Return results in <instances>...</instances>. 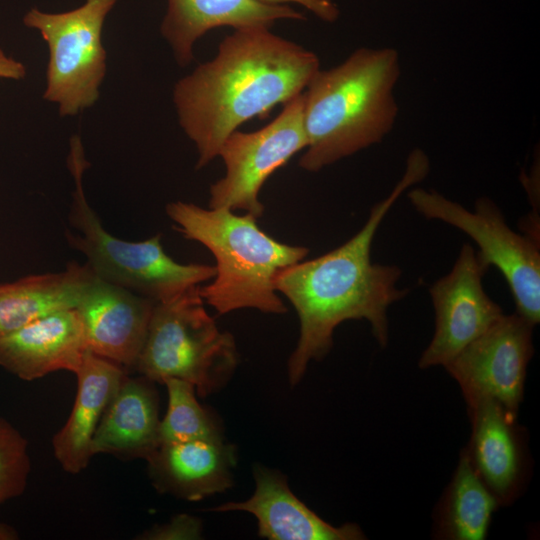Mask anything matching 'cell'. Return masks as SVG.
Masks as SVG:
<instances>
[{"instance_id": "d4e9b609", "label": "cell", "mask_w": 540, "mask_h": 540, "mask_svg": "<svg viewBox=\"0 0 540 540\" xmlns=\"http://www.w3.org/2000/svg\"><path fill=\"white\" fill-rule=\"evenodd\" d=\"M272 4H297L325 22H335L340 11L333 0H262Z\"/></svg>"}, {"instance_id": "7c38bea8", "label": "cell", "mask_w": 540, "mask_h": 540, "mask_svg": "<svg viewBox=\"0 0 540 540\" xmlns=\"http://www.w3.org/2000/svg\"><path fill=\"white\" fill-rule=\"evenodd\" d=\"M154 304V300L91 272L75 308L88 350L127 371L135 369Z\"/></svg>"}, {"instance_id": "d6986e66", "label": "cell", "mask_w": 540, "mask_h": 540, "mask_svg": "<svg viewBox=\"0 0 540 540\" xmlns=\"http://www.w3.org/2000/svg\"><path fill=\"white\" fill-rule=\"evenodd\" d=\"M153 381L128 375L97 426L91 453L146 460L160 445L159 397Z\"/></svg>"}, {"instance_id": "cb8c5ba5", "label": "cell", "mask_w": 540, "mask_h": 540, "mask_svg": "<svg viewBox=\"0 0 540 540\" xmlns=\"http://www.w3.org/2000/svg\"><path fill=\"white\" fill-rule=\"evenodd\" d=\"M201 530L199 520L192 516L181 514L166 524L157 525L144 531L137 538L145 540L197 539L201 535Z\"/></svg>"}, {"instance_id": "ba28073f", "label": "cell", "mask_w": 540, "mask_h": 540, "mask_svg": "<svg viewBox=\"0 0 540 540\" xmlns=\"http://www.w3.org/2000/svg\"><path fill=\"white\" fill-rule=\"evenodd\" d=\"M408 199L427 219L445 222L466 233L478 246L476 255L487 268L496 267L513 296L516 312L534 326L540 321V252L536 239L512 230L489 198L475 202L474 211L435 190L414 188Z\"/></svg>"}, {"instance_id": "52a82bcc", "label": "cell", "mask_w": 540, "mask_h": 540, "mask_svg": "<svg viewBox=\"0 0 540 540\" xmlns=\"http://www.w3.org/2000/svg\"><path fill=\"white\" fill-rule=\"evenodd\" d=\"M118 0H86L62 13L29 10L24 24L40 32L49 48L44 99L56 103L61 116L92 106L106 72L102 29Z\"/></svg>"}, {"instance_id": "7a4b0ae2", "label": "cell", "mask_w": 540, "mask_h": 540, "mask_svg": "<svg viewBox=\"0 0 540 540\" xmlns=\"http://www.w3.org/2000/svg\"><path fill=\"white\" fill-rule=\"evenodd\" d=\"M319 69L314 52L268 28L235 29L226 36L216 56L173 91L180 126L197 149L196 168L218 157L243 123L300 95Z\"/></svg>"}, {"instance_id": "ac0fdd59", "label": "cell", "mask_w": 540, "mask_h": 540, "mask_svg": "<svg viewBox=\"0 0 540 540\" xmlns=\"http://www.w3.org/2000/svg\"><path fill=\"white\" fill-rule=\"evenodd\" d=\"M75 375L77 393L71 413L52 439L56 460L70 474L80 473L93 457L92 438L127 370L87 351Z\"/></svg>"}, {"instance_id": "5b68a950", "label": "cell", "mask_w": 540, "mask_h": 540, "mask_svg": "<svg viewBox=\"0 0 540 540\" xmlns=\"http://www.w3.org/2000/svg\"><path fill=\"white\" fill-rule=\"evenodd\" d=\"M68 164L75 184L68 217L76 232L67 231L66 238L85 255L95 275L155 302L214 278V266L173 260L160 235L127 241L109 233L85 197L82 180L88 163L77 137L71 141Z\"/></svg>"}, {"instance_id": "8992f818", "label": "cell", "mask_w": 540, "mask_h": 540, "mask_svg": "<svg viewBox=\"0 0 540 540\" xmlns=\"http://www.w3.org/2000/svg\"><path fill=\"white\" fill-rule=\"evenodd\" d=\"M204 303L200 285L155 302L134 370L155 383L169 377L190 382L200 397L221 389L239 355L233 336L218 328Z\"/></svg>"}, {"instance_id": "ffe728a7", "label": "cell", "mask_w": 540, "mask_h": 540, "mask_svg": "<svg viewBox=\"0 0 540 540\" xmlns=\"http://www.w3.org/2000/svg\"><path fill=\"white\" fill-rule=\"evenodd\" d=\"M91 272L87 264L72 262L61 272L0 284V336L56 311L75 309Z\"/></svg>"}, {"instance_id": "7402d4cb", "label": "cell", "mask_w": 540, "mask_h": 540, "mask_svg": "<svg viewBox=\"0 0 540 540\" xmlns=\"http://www.w3.org/2000/svg\"><path fill=\"white\" fill-rule=\"evenodd\" d=\"M162 384L167 388L168 407L160 421V444L224 438L219 420L199 403L193 384L174 377Z\"/></svg>"}, {"instance_id": "603a6c76", "label": "cell", "mask_w": 540, "mask_h": 540, "mask_svg": "<svg viewBox=\"0 0 540 540\" xmlns=\"http://www.w3.org/2000/svg\"><path fill=\"white\" fill-rule=\"evenodd\" d=\"M30 470L27 439L0 417V504L24 493Z\"/></svg>"}, {"instance_id": "44dd1931", "label": "cell", "mask_w": 540, "mask_h": 540, "mask_svg": "<svg viewBox=\"0 0 540 540\" xmlns=\"http://www.w3.org/2000/svg\"><path fill=\"white\" fill-rule=\"evenodd\" d=\"M499 505L464 448L435 513L434 535L449 540H483Z\"/></svg>"}, {"instance_id": "277c9868", "label": "cell", "mask_w": 540, "mask_h": 540, "mask_svg": "<svg viewBox=\"0 0 540 540\" xmlns=\"http://www.w3.org/2000/svg\"><path fill=\"white\" fill-rule=\"evenodd\" d=\"M166 213L185 238L199 242L214 256L215 276L200 286V294L219 315L244 308L287 312L275 279L281 270L302 261L308 248L275 240L248 213L236 215L227 208L205 209L183 201L167 204Z\"/></svg>"}, {"instance_id": "4316f807", "label": "cell", "mask_w": 540, "mask_h": 540, "mask_svg": "<svg viewBox=\"0 0 540 540\" xmlns=\"http://www.w3.org/2000/svg\"><path fill=\"white\" fill-rule=\"evenodd\" d=\"M18 538L16 531L5 524H0V540H14Z\"/></svg>"}, {"instance_id": "e0dca14e", "label": "cell", "mask_w": 540, "mask_h": 540, "mask_svg": "<svg viewBox=\"0 0 540 540\" xmlns=\"http://www.w3.org/2000/svg\"><path fill=\"white\" fill-rule=\"evenodd\" d=\"M305 19V15L291 5L262 0H167L160 31L177 63L186 66L194 58V44L210 30L223 26L234 30L270 29L280 20Z\"/></svg>"}, {"instance_id": "9a60e30c", "label": "cell", "mask_w": 540, "mask_h": 540, "mask_svg": "<svg viewBox=\"0 0 540 540\" xmlns=\"http://www.w3.org/2000/svg\"><path fill=\"white\" fill-rule=\"evenodd\" d=\"M87 351L79 313L65 309L0 336V367L25 381L59 370L75 374Z\"/></svg>"}, {"instance_id": "6da1fadb", "label": "cell", "mask_w": 540, "mask_h": 540, "mask_svg": "<svg viewBox=\"0 0 540 540\" xmlns=\"http://www.w3.org/2000/svg\"><path fill=\"white\" fill-rule=\"evenodd\" d=\"M429 172L420 149L407 158L405 172L390 194L375 204L362 228L337 248L281 270L275 288L295 308L300 334L287 363L292 386L304 377L309 363L323 359L333 346L335 329L347 320H366L377 342L388 343V308L405 297L399 289L401 269L374 263L371 249L382 220L398 198Z\"/></svg>"}, {"instance_id": "484cf974", "label": "cell", "mask_w": 540, "mask_h": 540, "mask_svg": "<svg viewBox=\"0 0 540 540\" xmlns=\"http://www.w3.org/2000/svg\"><path fill=\"white\" fill-rule=\"evenodd\" d=\"M25 74V66L21 62L5 55L0 49V78L19 80L24 78Z\"/></svg>"}, {"instance_id": "4fadbf2b", "label": "cell", "mask_w": 540, "mask_h": 540, "mask_svg": "<svg viewBox=\"0 0 540 540\" xmlns=\"http://www.w3.org/2000/svg\"><path fill=\"white\" fill-rule=\"evenodd\" d=\"M471 439L465 448L475 471L500 505L518 497L527 474V449L517 415L492 399L467 405Z\"/></svg>"}, {"instance_id": "5bb4252c", "label": "cell", "mask_w": 540, "mask_h": 540, "mask_svg": "<svg viewBox=\"0 0 540 540\" xmlns=\"http://www.w3.org/2000/svg\"><path fill=\"white\" fill-rule=\"evenodd\" d=\"M254 493L245 501L226 502L212 512L242 511L258 523V535L270 540H359L365 539L353 523L333 526L300 501L279 471L256 464L253 467Z\"/></svg>"}, {"instance_id": "9c48e42d", "label": "cell", "mask_w": 540, "mask_h": 540, "mask_svg": "<svg viewBox=\"0 0 540 540\" xmlns=\"http://www.w3.org/2000/svg\"><path fill=\"white\" fill-rule=\"evenodd\" d=\"M302 93L284 103L279 115L263 128L236 130L225 139L218 156L226 171L210 187V208L242 210L256 218L263 215L259 193L264 183L307 146Z\"/></svg>"}, {"instance_id": "8fae6325", "label": "cell", "mask_w": 540, "mask_h": 540, "mask_svg": "<svg viewBox=\"0 0 540 540\" xmlns=\"http://www.w3.org/2000/svg\"><path fill=\"white\" fill-rule=\"evenodd\" d=\"M487 270L474 247L465 243L450 272L430 286L435 332L419 359L420 368L444 367L502 317V308L483 286Z\"/></svg>"}, {"instance_id": "2e32d148", "label": "cell", "mask_w": 540, "mask_h": 540, "mask_svg": "<svg viewBox=\"0 0 540 540\" xmlns=\"http://www.w3.org/2000/svg\"><path fill=\"white\" fill-rule=\"evenodd\" d=\"M146 462L158 492L198 501L232 487L237 454L224 438L197 439L161 443Z\"/></svg>"}, {"instance_id": "30bf717a", "label": "cell", "mask_w": 540, "mask_h": 540, "mask_svg": "<svg viewBox=\"0 0 540 540\" xmlns=\"http://www.w3.org/2000/svg\"><path fill=\"white\" fill-rule=\"evenodd\" d=\"M534 325L517 312L497 320L444 367L459 384L467 405L492 399L518 415Z\"/></svg>"}, {"instance_id": "3957f363", "label": "cell", "mask_w": 540, "mask_h": 540, "mask_svg": "<svg viewBox=\"0 0 540 540\" xmlns=\"http://www.w3.org/2000/svg\"><path fill=\"white\" fill-rule=\"evenodd\" d=\"M400 74L399 53L390 47L359 48L319 69L302 93L307 146L299 166L317 172L380 143L398 115Z\"/></svg>"}]
</instances>
